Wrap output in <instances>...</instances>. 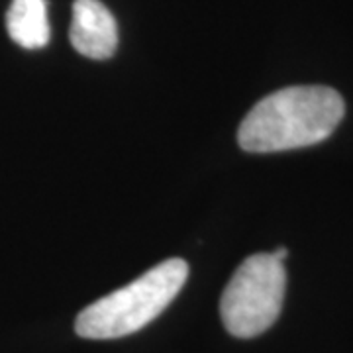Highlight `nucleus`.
I'll return each instance as SVG.
<instances>
[{"mask_svg":"<svg viewBox=\"0 0 353 353\" xmlns=\"http://www.w3.org/2000/svg\"><path fill=\"white\" fill-rule=\"evenodd\" d=\"M189 277V265L173 257L122 289L81 310L75 332L85 340H116L145 328L173 303Z\"/></svg>","mask_w":353,"mask_h":353,"instance_id":"f03ea898","label":"nucleus"},{"mask_svg":"<svg viewBox=\"0 0 353 353\" xmlns=\"http://www.w3.org/2000/svg\"><path fill=\"white\" fill-rule=\"evenodd\" d=\"M343 114V99L334 88L322 85L281 88L248 112L238 130V143L250 153L316 145L334 134Z\"/></svg>","mask_w":353,"mask_h":353,"instance_id":"f257e3e1","label":"nucleus"},{"mask_svg":"<svg viewBox=\"0 0 353 353\" xmlns=\"http://www.w3.org/2000/svg\"><path fill=\"white\" fill-rule=\"evenodd\" d=\"M6 30L24 50H41L50 41L46 0H12L6 14Z\"/></svg>","mask_w":353,"mask_h":353,"instance_id":"39448f33","label":"nucleus"},{"mask_svg":"<svg viewBox=\"0 0 353 353\" xmlns=\"http://www.w3.org/2000/svg\"><path fill=\"white\" fill-rule=\"evenodd\" d=\"M273 255L277 257L279 261H285V259H287V255H289V250H287V248H279V250L273 252Z\"/></svg>","mask_w":353,"mask_h":353,"instance_id":"423d86ee","label":"nucleus"},{"mask_svg":"<svg viewBox=\"0 0 353 353\" xmlns=\"http://www.w3.org/2000/svg\"><path fill=\"white\" fill-rule=\"evenodd\" d=\"M287 271L273 253H257L236 269L220 299V316L236 338H255L281 314Z\"/></svg>","mask_w":353,"mask_h":353,"instance_id":"7ed1b4c3","label":"nucleus"},{"mask_svg":"<svg viewBox=\"0 0 353 353\" xmlns=\"http://www.w3.org/2000/svg\"><path fill=\"white\" fill-rule=\"evenodd\" d=\"M71 43L90 59H108L118 48V26L101 0H75Z\"/></svg>","mask_w":353,"mask_h":353,"instance_id":"20e7f679","label":"nucleus"}]
</instances>
